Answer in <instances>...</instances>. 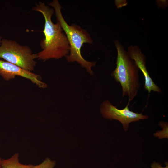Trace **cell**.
<instances>
[{
	"label": "cell",
	"instance_id": "1",
	"mask_svg": "<svg viewBox=\"0 0 168 168\" xmlns=\"http://www.w3.org/2000/svg\"><path fill=\"white\" fill-rule=\"evenodd\" d=\"M40 12L44 17L45 23L43 30L44 37L40 45L42 50L37 53V57L43 61L50 59H59L68 55L70 46L67 37L59 23H54L52 17L53 8L41 2L36 4L33 8Z\"/></svg>",
	"mask_w": 168,
	"mask_h": 168
},
{
	"label": "cell",
	"instance_id": "2",
	"mask_svg": "<svg viewBox=\"0 0 168 168\" xmlns=\"http://www.w3.org/2000/svg\"><path fill=\"white\" fill-rule=\"evenodd\" d=\"M49 5L54 10L57 22L60 24L67 38L69 46L70 54L65 58L68 62H77L85 68L91 75L93 72L91 68L95 65L96 62H90L82 57L81 49L85 43L92 44L93 41L90 34L79 25L73 24L69 25L63 18L59 1L54 0Z\"/></svg>",
	"mask_w": 168,
	"mask_h": 168
},
{
	"label": "cell",
	"instance_id": "3",
	"mask_svg": "<svg viewBox=\"0 0 168 168\" xmlns=\"http://www.w3.org/2000/svg\"><path fill=\"white\" fill-rule=\"evenodd\" d=\"M114 44L117 52L116 67L111 76L120 83L122 96H128L130 103L140 87L139 69L120 43L116 40Z\"/></svg>",
	"mask_w": 168,
	"mask_h": 168
},
{
	"label": "cell",
	"instance_id": "4",
	"mask_svg": "<svg viewBox=\"0 0 168 168\" xmlns=\"http://www.w3.org/2000/svg\"><path fill=\"white\" fill-rule=\"evenodd\" d=\"M0 58L28 71L34 70L37 54L28 46L21 45L15 40L3 39L0 45Z\"/></svg>",
	"mask_w": 168,
	"mask_h": 168
},
{
	"label": "cell",
	"instance_id": "5",
	"mask_svg": "<svg viewBox=\"0 0 168 168\" xmlns=\"http://www.w3.org/2000/svg\"><path fill=\"white\" fill-rule=\"evenodd\" d=\"M129 103L128 102L123 109H119L114 106L108 100H105L100 105V111L105 118L109 120L115 119L119 121L122 124L124 130H127L130 123L140 120H146L148 118L147 115L130 110L128 108Z\"/></svg>",
	"mask_w": 168,
	"mask_h": 168
},
{
	"label": "cell",
	"instance_id": "6",
	"mask_svg": "<svg viewBox=\"0 0 168 168\" xmlns=\"http://www.w3.org/2000/svg\"><path fill=\"white\" fill-rule=\"evenodd\" d=\"M0 75L6 80L14 79L16 76L30 80L39 87L44 88L47 84L42 81L39 75L25 70L15 64L0 59Z\"/></svg>",
	"mask_w": 168,
	"mask_h": 168
},
{
	"label": "cell",
	"instance_id": "7",
	"mask_svg": "<svg viewBox=\"0 0 168 168\" xmlns=\"http://www.w3.org/2000/svg\"><path fill=\"white\" fill-rule=\"evenodd\" d=\"M138 69L143 75L144 79V88L149 94L151 91L159 93L162 92L161 89L153 82L150 77L146 66V57L137 46H131L128 48L127 52Z\"/></svg>",
	"mask_w": 168,
	"mask_h": 168
},
{
	"label": "cell",
	"instance_id": "8",
	"mask_svg": "<svg viewBox=\"0 0 168 168\" xmlns=\"http://www.w3.org/2000/svg\"><path fill=\"white\" fill-rule=\"evenodd\" d=\"M33 166L21 164L19 161L18 153L14 154L8 159H2L1 162V168H32Z\"/></svg>",
	"mask_w": 168,
	"mask_h": 168
},
{
	"label": "cell",
	"instance_id": "9",
	"mask_svg": "<svg viewBox=\"0 0 168 168\" xmlns=\"http://www.w3.org/2000/svg\"><path fill=\"white\" fill-rule=\"evenodd\" d=\"M55 164V161L47 158L41 163L36 166L34 165L32 168H54Z\"/></svg>",
	"mask_w": 168,
	"mask_h": 168
},
{
	"label": "cell",
	"instance_id": "10",
	"mask_svg": "<svg viewBox=\"0 0 168 168\" xmlns=\"http://www.w3.org/2000/svg\"><path fill=\"white\" fill-rule=\"evenodd\" d=\"M166 167H163L161 166V164L155 161L151 165V168H168L167 162H166Z\"/></svg>",
	"mask_w": 168,
	"mask_h": 168
},
{
	"label": "cell",
	"instance_id": "11",
	"mask_svg": "<svg viewBox=\"0 0 168 168\" xmlns=\"http://www.w3.org/2000/svg\"><path fill=\"white\" fill-rule=\"evenodd\" d=\"M2 37L0 35V45L1 44V41H2Z\"/></svg>",
	"mask_w": 168,
	"mask_h": 168
},
{
	"label": "cell",
	"instance_id": "12",
	"mask_svg": "<svg viewBox=\"0 0 168 168\" xmlns=\"http://www.w3.org/2000/svg\"><path fill=\"white\" fill-rule=\"evenodd\" d=\"M2 158L1 157H0V168H1V160H2Z\"/></svg>",
	"mask_w": 168,
	"mask_h": 168
}]
</instances>
